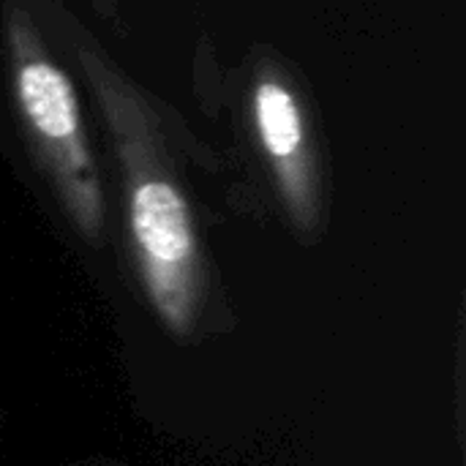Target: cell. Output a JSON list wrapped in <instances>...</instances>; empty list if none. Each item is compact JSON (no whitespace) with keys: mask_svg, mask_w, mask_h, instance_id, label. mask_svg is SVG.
<instances>
[{"mask_svg":"<svg viewBox=\"0 0 466 466\" xmlns=\"http://www.w3.org/2000/svg\"><path fill=\"white\" fill-rule=\"evenodd\" d=\"M128 224L145 295L175 339H188L205 292V273L188 205L156 169H137L128 188Z\"/></svg>","mask_w":466,"mask_h":466,"instance_id":"6da1fadb","label":"cell"},{"mask_svg":"<svg viewBox=\"0 0 466 466\" xmlns=\"http://www.w3.org/2000/svg\"><path fill=\"white\" fill-rule=\"evenodd\" d=\"M16 96L38 137L52 147L71 218L87 240H98L104 205L90 158L79 139L76 98L68 79L52 63L30 60L16 74Z\"/></svg>","mask_w":466,"mask_h":466,"instance_id":"7a4b0ae2","label":"cell"},{"mask_svg":"<svg viewBox=\"0 0 466 466\" xmlns=\"http://www.w3.org/2000/svg\"><path fill=\"white\" fill-rule=\"evenodd\" d=\"M254 112L262 145L279 164L281 186L289 199V208L303 224H311V191L309 177L300 169V153H303V123L298 104L287 87L279 82H262L254 96Z\"/></svg>","mask_w":466,"mask_h":466,"instance_id":"3957f363","label":"cell"}]
</instances>
